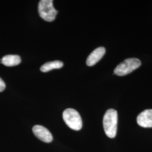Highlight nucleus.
<instances>
[{
	"instance_id": "obj_1",
	"label": "nucleus",
	"mask_w": 152,
	"mask_h": 152,
	"mask_svg": "<svg viewBox=\"0 0 152 152\" xmlns=\"http://www.w3.org/2000/svg\"><path fill=\"white\" fill-rule=\"evenodd\" d=\"M117 121V112L113 109H108L104 115L103 127L105 134L110 138H114L116 135Z\"/></svg>"
},
{
	"instance_id": "obj_2",
	"label": "nucleus",
	"mask_w": 152,
	"mask_h": 152,
	"mask_svg": "<svg viewBox=\"0 0 152 152\" xmlns=\"http://www.w3.org/2000/svg\"><path fill=\"white\" fill-rule=\"evenodd\" d=\"M63 118L66 125L73 130L81 129L82 121L79 113L73 109H65L63 113Z\"/></svg>"
},
{
	"instance_id": "obj_3",
	"label": "nucleus",
	"mask_w": 152,
	"mask_h": 152,
	"mask_svg": "<svg viewBox=\"0 0 152 152\" xmlns=\"http://www.w3.org/2000/svg\"><path fill=\"white\" fill-rule=\"evenodd\" d=\"M38 12L44 20L50 22L54 20L58 11L53 6V0H41L38 4Z\"/></svg>"
},
{
	"instance_id": "obj_4",
	"label": "nucleus",
	"mask_w": 152,
	"mask_h": 152,
	"mask_svg": "<svg viewBox=\"0 0 152 152\" xmlns=\"http://www.w3.org/2000/svg\"><path fill=\"white\" fill-rule=\"evenodd\" d=\"M141 65L140 60L137 58H129L121 63L114 70V73L119 76L127 75Z\"/></svg>"
},
{
	"instance_id": "obj_5",
	"label": "nucleus",
	"mask_w": 152,
	"mask_h": 152,
	"mask_svg": "<svg viewBox=\"0 0 152 152\" xmlns=\"http://www.w3.org/2000/svg\"><path fill=\"white\" fill-rule=\"evenodd\" d=\"M33 132L39 140L49 143L53 141V137L48 129L41 125H35L33 127Z\"/></svg>"
},
{
	"instance_id": "obj_6",
	"label": "nucleus",
	"mask_w": 152,
	"mask_h": 152,
	"mask_svg": "<svg viewBox=\"0 0 152 152\" xmlns=\"http://www.w3.org/2000/svg\"><path fill=\"white\" fill-rule=\"evenodd\" d=\"M137 122L142 127H152V109L145 110L139 114L137 117Z\"/></svg>"
},
{
	"instance_id": "obj_7",
	"label": "nucleus",
	"mask_w": 152,
	"mask_h": 152,
	"mask_svg": "<svg viewBox=\"0 0 152 152\" xmlns=\"http://www.w3.org/2000/svg\"><path fill=\"white\" fill-rule=\"evenodd\" d=\"M105 53V49L103 47H99L94 50L89 55L86 60V64L88 66H93L100 60Z\"/></svg>"
},
{
	"instance_id": "obj_8",
	"label": "nucleus",
	"mask_w": 152,
	"mask_h": 152,
	"mask_svg": "<svg viewBox=\"0 0 152 152\" xmlns=\"http://www.w3.org/2000/svg\"><path fill=\"white\" fill-rule=\"evenodd\" d=\"M1 62L7 66H13L18 65L21 63V58L17 55H7L4 56Z\"/></svg>"
},
{
	"instance_id": "obj_9",
	"label": "nucleus",
	"mask_w": 152,
	"mask_h": 152,
	"mask_svg": "<svg viewBox=\"0 0 152 152\" xmlns=\"http://www.w3.org/2000/svg\"><path fill=\"white\" fill-rule=\"evenodd\" d=\"M63 66V63L59 60H55L48 62L42 65L40 70L43 72H48L54 69H60Z\"/></svg>"
},
{
	"instance_id": "obj_10",
	"label": "nucleus",
	"mask_w": 152,
	"mask_h": 152,
	"mask_svg": "<svg viewBox=\"0 0 152 152\" xmlns=\"http://www.w3.org/2000/svg\"><path fill=\"white\" fill-rule=\"evenodd\" d=\"M6 87V85L2 79L0 77V92L3 91Z\"/></svg>"
}]
</instances>
